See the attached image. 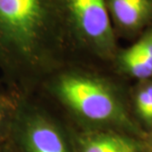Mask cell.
<instances>
[{
  "label": "cell",
  "instance_id": "1",
  "mask_svg": "<svg viewBox=\"0 0 152 152\" xmlns=\"http://www.w3.org/2000/svg\"><path fill=\"white\" fill-rule=\"evenodd\" d=\"M66 0H0V71L30 91L72 61L65 29Z\"/></svg>",
  "mask_w": 152,
  "mask_h": 152
},
{
  "label": "cell",
  "instance_id": "2",
  "mask_svg": "<svg viewBox=\"0 0 152 152\" xmlns=\"http://www.w3.org/2000/svg\"><path fill=\"white\" fill-rule=\"evenodd\" d=\"M45 89L76 118L95 129H110L146 138L130 115L121 88L109 76L73 60L42 81Z\"/></svg>",
  "mask_w": 152,
  "mask_h": 152
},
{
  "label": "cell",
  "instance_id": "3",
  "mask_svg": "<svg viewBox=\"0 0 152 152\" xmlns=\"http://www.w3.org/2000/svg\"><path fill=\"white\" fill-rule=\"evenodd\" d=\"M65 29L72 60L112 64L120 48L106 0H66Z\"/></svg>",
  "mask_w": 152,
  "mask_h": 152
},
{
  "label": "cell",
  "instance_id": "4",
  "mask_svg": "<svg viewBox=\"0 0 152 152\" xmlns=\"http://www.w3.org/2000/svg\"><path fill=\"white\" fill-rule=\"evenodd\" d=\"M11 129L23 152H73L60 127L39 109L16 110Z\"/></svg>",
  "mask_w": 152,
  "mask_h": 152
},
{
  "label": "cell",
  "instance_id": "5",
  "mask_svg": "<svg viewBox=\"0 0 152 152\" xmlns=\"http://www.w3.org/2000/svg\"><path fill=\"white\" fill-rule=\"evenodd\" d=\"M73 152H149L146 138L110 129H88L74 136Z\"/></svg>",
  "mask_w": 152,
  "mask_h": 152
},
{
  "label": "cell",
  "instance_id": "6",
  "mask_svg": "<svg viewBox=\"0 0 152 152\" xmlns=\"http://www.w3.org/2000/svg\"><path fill=\"white\" fill-rule=\"evenodd\" d=\"M117 37H138L152 26V0H106Z\"/></svg>",
  "mask_w": 152,
  "mask_h": 152
},
{
  "label": "cell",
  "instance_id": "7",
  "mask_svg": "<svg viewBox=\"0 0 152 152\" xmlns=\"http://www.w3.org/2000/svg\"><path fill=\"white\" fill-rule=\"evenodd\" d=\"M112 66L118 74L138 81L152 79V26L141 33L132 45L118 48Z\"/></svg>",
  "mask_w": 152,
  "mask_h": 152
},
{
  "label": "cell",
  "instance_id": "8",
  "mask_svg": "<svg viewBox=\"0 0 152 152\" xmlns=\"http://www.w3.org/2000/svg\"><path fill=\"white\" fill-rule=\"evenodd\" d=\"M135 111L145 126L152 127V79L139 81L133 94Z\"/></svg>",
  "mask_w": 152,
  "mask_h": 152
},
{
  "label": "cell",
  "instance_id": "9",
  "mask_svg": "<svg viewBox=\"0 0 152 152\" xmlns=\"http://www.w3.org/2000/svg\"><path fill=\"white\" fill-rule=\"evenodd\" d=\"M14 103L8 97L0 94V136L3 135L7 129H11L16 109Z\"/></svg>",
  "mask_w": 152,
  "mask_h": 152
},
{
  "label": "cell",
  "instance_id": "10",
  "mask_svg": "<svg viewBox=\"0 0 152 152\" xmlns=\"http://www.w3.org/2000/svg\"><path fill=\"white\" fill-rule=\"evenodd\" d=\"M146 141L148 143V146H149V152H152V135L150 137H146Z\"/></svg>",
  "mask_w": 152,
  "mask_h": 152
},
{
  "label": "cell",
  "instance_id": "11",
  "mask_svg": "<svg viewBox=\"0 0 152 152\" xmlns=\"http://www.w3.org/2000/svg\"><path fill=\"white\" fill-rule=\"evenodd\" d=\"M0 94H1V93H0Z\"/></svg>",
  "mask_w": 152,
  "mask_h": 152
}]
</instances>
